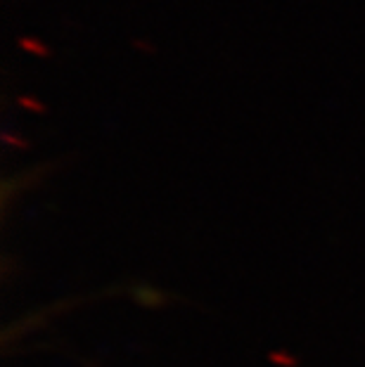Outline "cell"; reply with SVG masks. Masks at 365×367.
I'll return each instance as SVG.
<instances>
[{
	"label": "cell",
	"mask_w": 365,
	"mask_h": 367,
	"mask_svg": "<svg viewBox=\"0 0 365 367\" xmlns=\"http://www.w3.org/2000/svg\"><path fill=\"white\" fill-rule=\"evenodd\" d=\"M19 45H22L26 52H31V55H40V57L50 55L48 45H43L40 40H36V38H29V36H22V38H19Z\"/></svg>",
	"instance_id": "6da1fadb"
},
{
	"label": "cell",
	"mask_w": 365,
	"mask_h": 367,
	"mask_svg": "<svg viewBox=\"0 0 365 367\" xmlns=\"http://www.w3.org/2000/svg\"><path fill=\"white\" fill-rule=\"evenodd\" d=\"M19 102L26 104V109H34V112H43V104H40V102H34V99H29V97H19Z\"/></svg>",
	"instance_id": "7a4b0ae2"
}]
</instances>
